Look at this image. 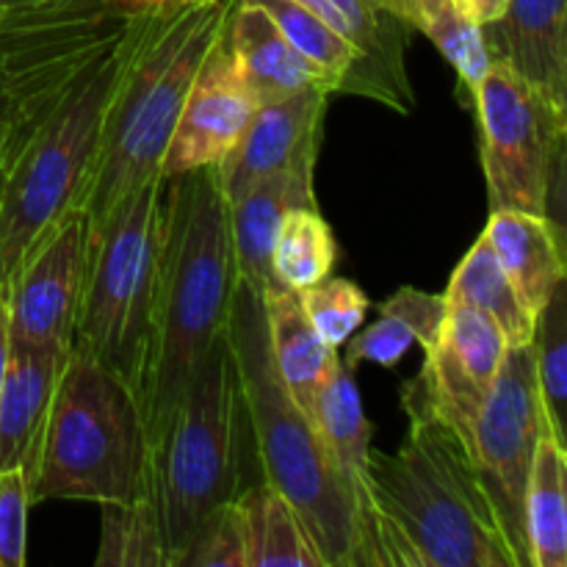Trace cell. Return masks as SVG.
I'll return each instance as SVG.
<instances>
[{
  "mask_svg": "<svg viewBox=\"0 0 567 567\" xmlns=\"http://www.w3.org/2000/svg\"><path fill=\"white\" fill-rule=\"evenodd\" d=\"M86 260V216L70 214L25 252L9 288L11 343L70 352Z\"/></svg>",
  "mask_w": 567,
  "mask_h": 567,
  "instance_id": "obj_12",
  "label": "cell"
},
{
  "mask_svg": "<svg viewBox=\"0 0 567 567\" xmlns=\"http://www.w3.org/2000/svg\"><path fill=\"white\" fill-rule=\"evenodd\" d=\"M225 336L264 482L291 504L324 567H347L354 540L352 496L319 430L277 374L264 297L241 280L233 288Z\"/></svg>",
  "mask_w": 567,
  "mask_h": 567,
  "instance_id": "obj_4",
  "label": "cell"
},
{
  "mask_svg": "<svg viewBox=\"0 0 567 567\" xmlns=\"http://www.w3.org/2000/svg\"><path fill=\"white\" fill-rule=\"evenodd\" d=\"M64 358L59 349L11 343L0 393V471L22 468L25 476L31 471Z\"/></svg>",
  "mask_w": 567,
  "mask_h": 567,
  "instance_id": "obj_21",
  "label": "cell"
},
{
  "mask_svg": "<svg viewBox=\"0 0 567 567\" xmlns=\"http://www.w3.org/2000/svg\"><path fill=\"white\" fill-rule=\"evenodd\" d=\"M11 358V330H9V308H6V297H0V393H3L6 369H9Z\"/></svg>",
  "mask_w": 567,
  "mask_h": 567,
  "instance_id": "obj_37",
  "label": "cell"
},
{
  "mask_svg": "<svg viewBox=\"0 0 567 567\" xmlns=\"http://www.w3.org/2000/svg\"><path fill=\"white\" fill-rule=\"evenodd\" d=\"M252 3H258L271 17V22L316 72L327 92L365 97V78L358 53L330 25H324L297 0H252Z\"/></svg>",
  "mask_w": 567,
  "mask_h": 567,
  "instance_id": "obj_28",
  "label": "cell"
},
{
  "mask_svg": "<svg viewBox=\"0 0 567 567\" xmlns=\"http://www.w3.org/2000/svg\"><path fill=\"white\" fill-rule=\"evenodd\" d=\"M233 6L236 0H197L133 17L83 192L86 225H97L138 186L161 175L188 89L225 33Z\"/></svg>",
  "mask_w": 567,
  "mask_h": 567,
  "instance_id": "obj_2",
  "label": "cell"
},
{
  "mask_svg": "<svg viewBox=\"0 0 567 567\" xmlns=\"http://www.w3.org/2000/svg\"><path fill=\"white\" fill-rule=\"evenodd\" d=\"M28 480L22 468L0 471V567H25Z\"/></svg>",
  "mask_w": 567,
  "mask_h": 567,
  "instance_id": "obj_34",
  "label": "cell"
},
{
  "mask_svg": "<svg viewBox=\"0 0 567 567\" xmlns=\"http://www.w3.org/2000/svg\"><path fill=\"white\" fill-rule=\"evenodd\" d=\"M474 111L491 210H524L559 221L567 111L498 59L491 61Z\"/></svg>",
  "mask_w": 567,
  "mask_h": 567,
  "instance_id": "obj_9",
  "label": "cell"
},
{
  "mask_svg": "<svg viewBox=\"0 0 567 567\" xmlns=\"http://www.w3.org/2000/svg\"><path fill=\"white\" fill-rule=\"evenodd\" d=\"M221 42L230 55L233 70L258 100V105L310 86L324 89L316 72L271 22V17L252 0H236Z\"/></svg>",
  "mask_w": 567,
  "mask_h": 567,
  "instance_id": "obj_18",
  "label": "cell"
},
{
  "mask_svg": "<svg viewBox=\"0 0 567 567\" xmlns=\"http://www.w3.org/2000/svg\"><path fill=\"white\" fill-rule=\"evenodd\" d=\"M319 142H310L286 169L255 183L244 197L227 205L233 260L238 280L258 293L275 282L271 277V244L280 219L291 208H319L313 192Z\"/></svg>",
  "mask_w": 567,
  "mask_h": 567,
  "instance_id": "obj_16",
  "label": "cell"
},
{
  "mask_svg": "<svg viewBox=\"0 0 567 567\" xmlns=\"http://www.w3.org/2000/svg\"><path fill=\"white\" fill-rule=\"evenodd\" d=\"M133 20V17H131ZM131 20L61 94L20 153L3 164L0 186V297L28 249L64 216L81 214L100 125L125 59Z\"/></svg>",
  "mask_w": 567,
  "mask_h": 567,
  "instance_id": "obj_8",
  "label": "cell"
},
{
  "mask_svg": "<svg viewBox=\"0 0 567 567\" xmlns=\"http://www.w3.org/2000/svg\"><path fill=\"white\" fill-rule=\"evenodd\" d=\"M0 186H3V166H0Z\"/></svg>",
  "mask_w": 567,
  "mask_h": 567,
  "instance_id": "obj_39",
  "label": "cell"
},
{
  "mask_svg": "<svg viewBox=\"0 0 567 567\" xmlns=\"http://www.w3.org/2000/svg\"><path fill=\"white\" fill-rule=\"evenodd\" d=\"M388 11L402 17L410 31H419L441 50L460 78V100L474 105L476 92L491 70L485 31L468 14L463 0H380Z\"/></svg>",
  "mask_w": 567,
  "mask_h": 567,
  "instance_id": "obj_24",
  "label": "cell"
},
{
  "mask_svg": "<svg viewBox=\"0 0 567 567\" xmlns=\"http://www.w3.org/2000/svg\"><path fill=\"white\" fill-rule=\"evenodd\" d=\"M532 363H535L537 391L546 410L548 430L565 443L567 413V282L554 291L540 310L532 336Z\"/></svg>",
  "mask_w": 567,
  "mask_h": 567,
  "instance_id": "obj_31",
  "label": "cell"
},
{
  "mask_svg": "<svg viewBox=\"0 0 567 567\" xmlns=\"http://www.w3.org/2000/svg\"><path fill=\"white\" fill-rule=\"evenodd\" d=\"M28 496L39 502H131L150 491V443L138 396L81 347L55 380Z\"/></svg>",
  "mask_w": 567,
  "mask_h": 567,
  "instance_id": "obj_5",
  "label": "cell"
},
{
  "mask_svg": "<svg viewBox=\"0 0 567 567\" xmlns=\"http://www.w3.org/2000/svg\"><path fill=\"white\" fill-rule=\"evenodd\" d=\"M260 297H264L266 336H269V352L277 374L293 402L313 421L316 399L341 363L338 349L327 347L324 338L310 324L297 291L275 280Z\"/></svg>",
  "mask_w": 567,
  "mask_h": 567,
  "instance_id": "obj_20",
  "label": "cell"
},
{
  "mask_svg": "<svg viewBox=\"0 0 567 567\" xmlns=\"http://www.w3.org/2000/svg\"><path fill=\"white\" fill-rule=\"evenodd\" d=\"M482 236L491 241L520 302L540 316L548 299L565 282V233L551 216L524 210H491Z\"/></svg>",
  "mask_w": 567,
  "mask_h": 567,
  "instance_id": "obj_19",
  "label": "cell"
},
{
  "mask_svg": "<svg viewBox=\"0 0 567 567\" xmlns=\"http://www.w3.org/2000/svg\"><path fill=\"white\" fill-rule=\"evenodd\" d=\"M120 14L136 17V14H153V11H169L177 6L197 3V0H109Z\"/></svg>",
  "mask_w": 567,
  "mask_h": 567,
  "instance_id": "obj_35",
  "label": "cell"
},
{
  "mask_svg": "<svg viewBox=\"0 0 567 567\" xmlns=\"http://www.w3.org/2000/svg\"><path fill=\"white\" fill-rule=\"evenodd\" d=\"M449 302L443 293H426L419 288H399L380 305V319L354 332L347 347L349 369L374 363L380 369H396L413 347L421 352L432 347L443 324Z\"/></svg>",
  "mask_w": 567,
  "mask_h": 567,
  "instance_id": "obj_23",
  "label": "cell"
},
{
  "mask_svg": "<svg viewBox=\"0 0 567 567\" xmlns=\"http://www.w3.org/2000/svg\"><path fill=\"white\" fill-rule=\"evenodd\" d=\"M546 432L551 430L537 391L532 343L509 347L502 371L476 415L471 432V457L496 507L518 567H529L524 524L526 485L535 449Z\"/></svg>",
  "mask_w": 567,
  "mask_h": 567,
  "instance_id": "obj_10",
  "label": "cell"
},
{
  "mask_svg": "<svg viewBox=\"0 0 567 567\" xmlns=\"http://www.w3.org/2000/svg\"><path fill=\"white\" fill-rule=\"evenodd\" d=\"M524 524L529 567H567V452L551 432L535 449Z\"/></svg>",
  "mask_w": 567,
  "mask_h": 567,
  "instance_id": "obj_25",
  "label": "cell"
},
{
  "mask_svg": "<svg viewBox=\"0 0 567 567\" xmlns=\"http://www.w3.org/2000/svg\"><path fill=\"white\" fill-rule=\"evenodd\" d=\"M482 31L491 59L507 61L567 111V0H509L504 14Z\"/></svg>",
  "mask_w": 567,
  "mask_h": 567,
  "instance_id": "obj_17",
  "label": "cell"
},
{
  "mask_svg": "<svg viewBox=\"0 0 567 567\" xmlns=\"http://www.w3.org/2000/svg\"><path fill=\"white\" fill-rule=\"evenodd\" d=\"M404 413L402 446L369 452L347 567H518L457 432L426 410Z\"/></svg>",
  "mask_w": 567,
  "mask_h": 567,
  "instance_id": "obj_1",
  "label": "cell"
},
{
  "mask_svg": "<svg viewBox=\"0 0 567 567\" xmlns=\"http://www.w3.org/2000/svg\"><path fill=\"white\" fill-rule=\"evenodd\" d=\"M236 507L244 524L247 567H324L299 515L264 480L238 493Z\"/></svg>",
  "mask_w": 567,
  "mask_h": 567,
  "instance_id": "obj_26",
  "label": "cell"
},
{
  "mask_svg": "<svg viewBox=\"0 0 567 567\" xmlns=\"http://www.w3.org/2000/svg\"><path fill=\"white\" fill-rule=\"evenodd\" d=\"M238 374L221 332L150 441V493L169 567H181L205 518L238 496Z\"/></svg>",
  "mask_w": 567,
  "mask_h": 567,
  "instance_id": "obj_7",
  "label": "cell"
},
{
  "mask_svg": "<svg viewBox=\"0 0 567 567\" xmlns=\"http://www.w3.org/2000/svg\"><path fill=\"white\" fill-rule=\"evenodd\" d=\"M330 92L319 86L260 103L236 147L214 166L225 203H236L255 183L286 169L310 142L321 138Z\"/></svg>",
  "mask_w": 567,
  "mask_h": 567,
  "instance_id": "obj_14",
  "label": "cell"
},
{
  "mask_svg": "<svg viewBox=\"0 0 567 567\" xmlns=\"http://www.w3.org/2000/svg\"><path fill=\"white\" fill-rule=\"evenodd\" d=\"M230 221L214 166L169 177V227L142 404L147 443L225 332L236 288Z\"/></svg>",
  "mask_w": 567,
  "mask_h": 567,
  "instance_id": "obj_3",
  "label": "cell"
},
{
  "mask_svg": "<svg viewBox=\"0 0 567 567\" xmlns=\"http://www.w3.org/2000/svg\"><path fill=\"white\" fill-rule=\"evenodd\" d=\"M66 3V0H0V9H20V6H50Z\"/></svg>",
  "mask_w": 567,
  "mask_h": 567,
  "instance_id": "obj_38",
  "label": "cell"
},
{
  "mask_svg": "<svg viewBox=\"0 0 567 567\" xmlns=\"http://www.w3.org/2000/svg\"><path fill=\"white\" fill-rule=\"evenodd\" d=\"M299 302H302L310 324L332 349H341L363 327L371 305L363 288L332 275L299 291Z\"/></svg>",
  "mask_w": 567,
  "mask_h": 567,
  "instance_id": "obj_32",
  "label": "cell"
},
{
  "mask_svg": "<svg viewBox=\"0 0 567 567\" xmlns=\"http://www.w3.org/2000/svg\"><path fill=\"white\" fill-rule=\"evenodd\" d=\"M449 305H465L491 316L502 327L509 347H526L535 336L537 319L520 302L507 271L498 264L491 241L480 236L454 269L449 288L443 291Z\"/></svg>",
  "mask_w": 567,
  "mask_h": 567,
  "instance_id": "obj_27",
  "label": "cell"
},
{
  "mask_svg": "<svg viewBox=\"0 0 567 567\" xmlns=\"http://www.w3.org/2000/svg\"><path fill=\"white\" fill-rule=\"evenodd\" d=\"M507 3L509 0H463L468 14L474 17L480 25H491V22H496L498 17L504 14V9H507Z\"/></svg>",
  "mask_w": 567,
  "mask_h": 567,
  "instance_id": "obj_36",
  "label": "cell"
},
{
  "mask_svg": "<svg viewBox=\"0 0 567 567\" xmlns=\"http://www.w3.org/2000/svg\"><path fill=\"white\" fill-rule=\"evenodd\" d=\"M313 424L347 482L354 509V529H358L360 520L365 518V463H369L374 426L365 419L354 369H349L343 360L316 399Z\"/></svg>",
  "mask_w": 567,
  "mask_h": 567,
  "instance_id": "obj_22",
  "label": "cell"
},
{
  "mask_svg": "<svg viewBox=\"0 0 567 567\" xmlns=\"http://www.w3.org/2000/svg\"><path fill=\"white\" fill-rule=\"evenodd\" d=\"M336 260V233L319 208L286 210L271 244V277L299 293L330 277Z\"/></svg>",
  "mask_w": 567,
  "mask_h": 567,
  "instance_id": "obj_29",
  "label": "cell"
},
{
  "mask_svg": "<svg viewBox=\"0 0 567 567\" xmlns=\"http://www.w3.org/2000/svg\"><path fill=\"white\" fill-rule=\"evenodd\" d=\"M247 567V543H244L241 513L236 498L221 504L205 518L194 535L192 548L183 557L181 567Z\"/></svg>",
  "mask_w": 567,
  "mask_h": 567,
  "instance_id": "obj_33",
  "label": "cell"
},
{
  "mask_svg": "<svg viewBox=\"0 0 567 567\" xmlns=\"http://www.w3.org/2000/svg\"><path fill=\"white\" fill-rule=\"evenodd\" d=\"M358 53L365 100L396 114H413L415 89L408 72L410 28L380 0H297Z\"/></svg>",
  "mask_w": 567,
  "mask_h": 567,
  "instance_id": "obj_15",
  "label": "cell"
},
{
  "mask_svg": "<svg viewBox=\"0 0 567 567\" xmlns=\"http://www.w3.org/2000/svg\"><path fill=\"white\" fill-rule=\"evenodd\" d=\"M255 109L258 100L236 75L225 42L219 39L188 89L161 161V175L181 177L219 164L247 131Z\"/></svg>",
  "mask_w": 567,
  "mask_h": 567,
  "instance_id": "obj_13",
  "label": "cell"
},
{
  "mask_svg": "<svg viewBox=\"0 0 567 567\" xmlns=\"http://www.w3.org/2000/svg\"><path fill=\"white\" fill-rule=\"evenodd\" d=\"M97 567H169L153 493L100 504Z\"/></svg>",
  "mask_w": 567,
  "mask_h": 567,
  "instance_id": "obj_30",
  "label": "cell"
},
{
  "mask_svg": "<svg viewBox=\"0 0 567 567\" xmlns=\"http://www.w3.org/2000/svg\"><path fill=\"white\" fill-rule=\"evenodd\" d=\"M169 227V177L158 175L86 225L72 347L86 349L138 396L153 343Z\"/></svg>",
  "mask_w": 567,
  "mask_h": 567,
  "instance_id": "obj_6",
  "label": "cell"
},
{
  "mask_svg": "<svg viewBox=\"0 0 567 567\" xmlns=\"http://www.w3.org/2000/svg\"><path fill=\"white\" fill-rule=\"evenodd\" d=\"M509 343L487 313L449 305L424 369L402 385V410H426L452 426L471 452L476 415L502 371Z\"/></svg>",
  "mask_w": 567,
  "mask_h": 567,
  "instance_id": "obj_11",
  "label": "cell"
}]
</instances>
